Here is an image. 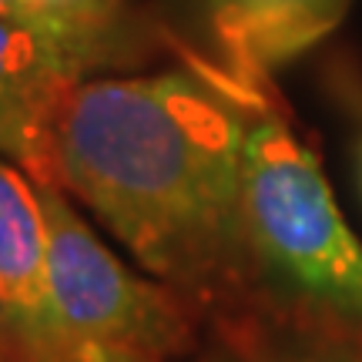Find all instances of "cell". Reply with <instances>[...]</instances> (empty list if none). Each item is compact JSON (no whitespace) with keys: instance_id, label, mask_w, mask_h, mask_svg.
Returning a JSON list of instances; mask_svg holds the SVG:
<instances>
[{"instance_id":"11","label":"cell","mask_w":362,"mask_h":362,"mask_svg":"<svg viewBox=\"0 0 362 362\" xmlns=\"http://www.w3.org/2000/svg\"><path fill=\"white\" fill-rule=\"evenodd\" d=\"M0 362H27L24 349L13 342V336L7 332V325L0 322Z\"/></svg>"},{"instance_id":"4","label":"cell","mask_w":362,"mask_h":362,"mask_svg":"<svg viewBox=\"0 0 362 362\" xmlns=\"http://www.w3.org/2000/svg\"><path fill=\"white\" fill-rule=\"evenodd\" d=\"M88 78L37 27L0 13V155L51 185V134L67 94Z\"/></svg>"},{"instance_id":"3","label":"cell","mask_w":362,"mask_h":362,"mask_svg":"<svg viewBox=\"0 0 362 362\" xmlns=\"http://www.w3.org/2000/svg\"><path fill=\"white\" fill-rule=\"evenodd\" d=\"M37 185L47 228L54 315L74 342H104L158 359H192L205 315L165 282H148L111 255L57 185Z\"/></svg>"},{"instance_id":"10","label":"cell","mask_w":362,"mask_h":362,"mask_svg":"<svg viewBox=\"0 0 362 362\" xmlns=\"http://www.w3.org/2000/svg\"><path fill=\"white\" fill-rule=\"evenodd\" d=\"M0 13H4V17H13V21H24V24H30V27H37L34 24V13H30V7H27V0H0ZM40 34H44V30H40Z\"/></svg>"},{"instance_id":"6","label":"cell","mask_w":362,"mask_h":362,"mask_svg":"<svg viewBox=\"0 0 362 362\" xmlns=\"http://www.w3.org/2000/svg\"><path fill=\"white\" fill-rule=\"evenodd\" d=\"M0 322L24 349V359L71 342L54 315L37 185L13 161H0Z\"/></svg>"},{"instance_id":"2","label":"cell","mask_w":362,"mask_h":362,"mask_svg":"<svg viewBox=\"0 0 362 362\" xmlns=\"http://www.w3.org/2000/svg\"><path fill=\"white\" fill-rule=\"evenodd\" d=\"M245 235L275 305L362 322V242L265 88L245 98Z\"/></svg>"},{"instance_id":"5","label":"cell","mask_w":362,"mask_h":362,"mask_svg":"<svg viewBox=\"0 0 362 362\" xmlns=\"http://www.w3.org/2000/svg\"><path fill=\"white\" fill-rule=\"evenodd\" d=\"M215 51V67L248 88L329 37L349 0H194Z\"/></svg>"},{"instance_id":"8","label":"cell","mask_w":362,"mask_h":362,"mask_svg":"<svg viewBox=\"0 0 362 362\" xmlns=\"http://www.w3.org/2000/svg\"><path fill=\"white\" fill-rule=\"evenodd\" d=\"M34 24L61 44L90 78L121 64L138 47V11L131 0H27Z\"/></svg>"},{"instance_id":"7","label":"cell","mask_w":362,"mask_h":362,"mask_svg":"<svg viewBox=\"0 0 362 362\" xmlns=\"http://www.w3.org/2000/svg\"><path fill=\"white\" fill-rule=\"evenodd\" d=\"M225 362H362V322L279 305L215 332Z\"/></svg>"},{"instance_id":"1","label":"cell","mask_w":362,"mask_h":362,"mask_svg":"<svg viewBox=\"0 0 362 362\" xmlns=\"http://www.w3.org/2000/svg\"><path fill=\"white\" fill-rule=\"evenodd\" d=\"M221 67L84 78L51 134V185L218 332L279 309L245 235V98Z\"/></svg>"},{"instance_id":"9","label":"cell","mask_w":362,"mask_h":362,"mask_svg":"<svg viewBox=\"0 0 362 362\" xmlns=\"http://www.w3.org/2000/svg\"><path fill=\"white\" fill-rule=\"evenodd\" d=\"M27 362H194V359H158V356H144L134 349H117V346H104V342H67L57 352L37 356Z\"/></svg>"}]
</instances>
